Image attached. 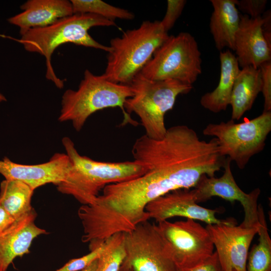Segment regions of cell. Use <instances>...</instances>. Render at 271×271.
I'll use <instances>...</instances> for the list:
<instances>
[{"label": "cell", "instance_id": "cell-1", "mask_svg": "<svg viewBox=\"0 0 271 271\" xmlns=\"http://www.w3.org/2000/svg\"><path fill=\"white\" fill-rule=\"evenodd\" d=\"M131 153L134 161L147 168L139 180L151 200L173 191L193 188L203 175L214 176L226 159L219 153L216 138L201 140L185 125L170 127L160 140L143 135L135 141Z\"/></svg>", "mask_w": 271, "mask_h": 271}, {"label": "cell", "instance_id": "cell-2", "mask_svg": "<svg viewBox=\"0 0 271 271\" xmlns=\"http://www.w3.org/2000/svg\"><path fill=\"white\" fill-rule=\"evenodd\" d=\"M98 26L118 27L114 21L96 15L73 14L45 27L31 29L17 41L26 51L38 53L45 57L46 77L61 89L64 86V81L56 76L53 68L51 57L53 52L61 45L68 43L109 52V46L99 43L88 33L91 28Z\"/></svg>", "mask_w": 271, "mask_h": 271}, {"label": "cell", "instance_id": "cell-3", "mask_svg": "<svg viewBox=\"0 0 271 271\" xmlns=\"http://www.w3.org/2000/svg\"><path fill=\"white\" fill-rule=\"evenodd\" d=\"M132 96L129 85L112 82L103 74L96 75L86 69L78 88L68 89L63 93L58 120L71 121L74 129L79 131L93 113L117 107L120 108L123 116L120 125L129 124L137 126L138 122L133 119L124 108L125 101Z\"/></svg>", "mask_w": 271, "mask_h": 271}, {"label": "cell", "instance_id": "cell-4", "mask_svg": "<svg viewBox=\"0 0 271 271\" xmlns=\"http://www.w3.org/2000/svg\"><path fill=\"white\" fill-rule=\"evenodd\" d=\"M169 36L160 21H145L112 39L103 75L112 82L129 85Z\"/></svg>", "mask_w": 271, "mask_h": 271}, {"label": "cell", "instance_id": "cell-5", "mask_svg": "<svg viewBox=\"0 0 271 271\" xmlns=\"http://www.w3.org/2000/svg\"><path fill=\"white\" fill-rule=\"evenodd\" d=\"M132 96L124 104L126 112L135 113L140 118L146 135L154 140H160L167 129L165 115L173 109L180 94L189 93L192 85L177 80H152L137 74L129 84Z\"/></svg>", "mask_w": 271, "mask_h": 271}, {"label": "cell", "instance_id": "cell-6", "mask_svg": "<svg viewBox=\"0 0 271 271\" xmlns=\"http://www.w3.org/2000/svg\"><path fill=\"white\" fill-rule=\"evenodd\" d=\"M62 144L74 167L73 187L81 204H91L106 186L127 182L144 174L147 168L137 161L105 162L81 156L68 137Z\"/></svg>", "mask_w": 271, "mask_h": 271}, {"label": "cell", "instance_id": "cell-7", "mask_svg": "<svg viewBox=\"0 0 271 271\" xmlns=\"http://www.w3.org/2000/svg\"><path fill=\"white\" fill-rule=\"evenodd\" d=\"M201 52L187 32L169 36L139 73L152 80L173 79L192 85L201 74Z\"/></svg>", "mask_w": 271, "mask_h": 271}, {"label": "cell", "instance_id": "cell-8", "mask_svg": "<svg viewBox=\"0 0 271 271\" xmlns=\"http://www.w3.org/2000/svg\"><path fill=\"white\" fill-rule=\"evenodd\" d=\"M271 131V111H264L250 120L235 123L231 119L219 123H209L203 130L205 136L214 137L220 155L228 156L240 169L250 159L261 152Z\"/></svg>", "mask_w": 271, "mask_h": 271}, {"label": "cell", "instance_id": "cell-9", "mask_svg": "<svg viewBox=\"0 0 271 271\" xmlns=\"http://www.w3.org/2000/svg\"><path fill=\"white\" fill-rule=\"evenodd\" d=\"M126 256L121 267L133 271H178L171 249L157 224L148 221L125 233Z\"/></svg>", "mask_w": 271, "mask_h": 271}, {"label": "cell", "instance_id": "cell-10", "mask_svg": "<svg viewBox=\"0 0 271 271\" xmlns=\"http://www.w3.org/2000/svg\"><path fill=\"white\" fill-rule=\"evenodd\" d=\"M157 224L171 249L178 269L192 267L214 252L207 229L195 220H166Z\"/></svg>", "mask_w": 271, "mask_h": 271}, {"label": "cell", "instance_id": "cell-11", "mask_svg": "<svg viewBox=\"0 0 271 271\" xmlns=\"http://www.w3.org/2000/svg\"><path fill=\"white\" fill-rule=\"evenodd\" d=\"M231 160L225 159L223 174L219 178L203 175L193 188L197 203L206 201L212 197H219L231 203L238 201L243 207L244 216L240 224L246 227L259 225L257 201L260 190L257 188L249 193L243 191L236 183L231 170Z\"/></svg>", "mask_w": 271, "mask_h": 271}, {"label": "cell", "instance_id": "cell-12", "mask_svg": "<svg viewBox=\"0 0 271 271\" xmlns=\"http://www.w3.org/2000/svg\"><path fill=\"white\" fill-rule=\"evenodd\" d=\"M206 228L223 271H246L249 247L258 227L220 224H208Z\"/></svg>", "mask_w": 271, "mask_h": 271}, {"label": "cell", "instance_id": "cell-13", "mask_svg": "<svg viewBox=\"0 0 271 271\" xmlns=\"http://www.w3.org/2000/svg\"><path fill=\"white\" fill-rule=\"evenodd\" d=\"M146 210L157 223L175 217H185L208 224H232L233 219H219L217 209L202 207L196 203L193 189H180L169 192L150 202Z\"/></svg>", "mask_w": 271, "mask_h": 271}, {"label": "cell", "instance_id": "cell-14", "mask_svg": "<svg viewBox=\"0 0 271 271\" xmlns=\"http://www.w3.org/2000/svg\"><path fill=\"white\" fill-rule=\"evenodd\" d=\"M72 168V162L64 153H56L48 162L36 165L18 164L7 157L0 160V174L5 179L22 181L34 190L47 184L57 186L64 182Z\"/></svg>", "mask_w": 271, "mask_h": 271}, {"label": "cell", "instance_id": "cell-15", "mask_svg": "<svg viewBox=\"0 0 271 271\" xmlns=\"http://www.w3.org/2000/svg\"><path fill=\"white\" fill-rule=\"evenodd\" d=\"M262 23V17L252 18L240 14L234 42V51L239 67L258 68L262 63L271 61V46L263 35Z\"/></svg>", "mask_w": 271, "mask_h": 271}, {"label": "cell", "instance_id": "cell-16", "mask_svg": "<svg viewBox=\"0 0 271 271\" xmlns=\"http://www.w3.org/2000/svg\"><path fill=\"white\" fill-rule=\"evenodd\" d=\"M36 216L33 209L0 233V271H7L16 257L30 252V247L35 238L47 233L36 225Z\"/></svg>", "mask_w": 271, "mask_h": 271}, {"label": "cell", "instance_id": "cell-17", "mask_svg": "<svg viewBox=\"0 0 271 271\" xmlns=\"http://www.w3.org/2000/svg\"><path fill=\"white\" fill-rule=\"evenodd\" d=\"M21 9L22 13L8 21L20 28L21 36L31 29L45 27L73 14L72 4L67 0H29Z\"/></svg>", "mask_w": 271, "mask_h": 271}, {"label": "cell", "instance_id": "cell-18", "mask_svg": "<svg viewBox=\"0 0 271 271\" xmlns=\"http://www.w3.org/2000/svg\"><path fill=\"white\" fill-rule=\"evenodd\" d=\"M210 2L213 11L209 28L215 47L219 51L227 47L234 51L235 37L240 22L237 0H211Z\"/></svg>", "mask_w": 271, "mask_h": 271}, {"label": "cell", "instance_id": "cell-19", "mask_svg": "<svg viewBox=\"0 0 271 271\" xmlns=\"http://www.w3.org/2000/svg\"><path fill=\"white\" fill-rule=\"evenodd\" d=\"M220 75L218 85L212 91L203 95L200 104L204 108L214 113L225 110L230 105L234 81L239 71L235 55L230 50L220 52Z\"/></svg>", "mask_w": 271, "mask_h": 271}, {"label": "cell", "instance_id": "cell-20", "mask_svg": "<svg viewBox=\"0 0 271 271\" xmlns=\"http://www.w3.org/2000/svg\"><path fill=\"white\" fill-rule=\"evenodd\" d=\"M261 89L259 68L252 66L241 68L234 81L231 94V119L239 120L249 110Z\"/></svg>", "mask_w": 271, "mask_h": 271}, {"label": "cell", "instance_id": "cell-21", "mask_svg": "<svg viewBox=\"0 0 271 271\" xmlns=\"http://www.w3.org/2000/svg\"><path fill=\"white\" fill-rule=\"evenodd\" d=\"M34 190L24 182L4 180L0 185V205L16 220L31 212Z\"/></svg>", "mask_w": 271, "mask_h": 271}, {"label": "cell", "instance_id": "cell-22", "mask_svg": "<svg viewBox=\"0 0 271 271\" xmlns=\"http://www.w3.org/2000/svg\"><path fill=\"white\" fill-rule=\"evenodd\" d=\"M259 225L258 243L255 244L248 252L246 271L271 270V239L262 205H258Z\"/></svg>", "mask_w": 271, "mask_h": 271}, {"label": "cell", "instance_id": "cell-23", "mask_svg": "<svg viewBox=\"0 0 271 271\" xmlns=\"http://www.w3.org/2000/svg\"><path fill=\"white\" fill-rule=\"evenodd\" d=\"M125 233H117L105 241L104 249L98 258L97 271H119L126 256Z\"/></svg>", "mask_w": 271, "mask_h": 271}, {"label": "cell", "instance_id": "cell-24", "mask_svg": "<svg viewBox=\"0 0 271 271\" xmlns=\"http://www.w3.org/2000/svg\"><path fill=\"white\" fill-rule=\"evenodd\" d=\"M73 14H92L114 21L115 19L131 20V12L113 6L100 0H71Z\"/></svg>", "mask_w": 271, "mask_h": 271}, {"label": "cell", "instance_id": "cell-25", "mask_svg": "<svg viewBox=\"0 0 271 271\" xmlns=\"http://www.w3.org/2000/svg\"><path fill=\"white\" fill-rule=\"evenodd\" d=\"M104 246V242L95 249L90 250L88 254L79 258L70 259L62 267L55 271H79L83 269L99 257Z\"/></svg>", "mask_w": 271, "mask_h": 271}, {"label": "cell", "instance_id": "cell-26", "mask_svg": "<svg viewBox=\"0 0 271 271\" xmlns=\"http://www.w3.org/2000/svg\"><path fill=\"white\" fill-rule=\"evenodd\" d=\"M186 4L185 0H168L166 14L161 21V23L168 33L174 26L176 22L181 16Z\"/></svg>", "mask_w": 271, "mask_h": 271}, {"label": "cell", "instance_id": "cell-27", "mask_svg": "<svg viewBox=\"0 0 271 271\" xmlns=\"http://www.w3.org/2000/svg\"><path fill=\"white\" fill-rule=\"evenodd\" d=\"M261 74L264 98V111H271V61L262 63L258 67Z\"/></svg>", "mask_w": 271, "mask_h": 271}, {"label": "cell", "instance_id": "cell-28", "mask_svg": "<svg viewBox=\"0 0 271 271\" xmlns=\"http://www.w3.org/2000/svg\"><path fill=\"white\" fill-rule=\"evenodd\" d=\"M266 4V0H237L236 7L244 15L255 18L261 17L265 11Z\"/></svg>", "mask_w": 271, "mask_h": 271}, {"label": "cell", "instance_id": "cell-29", "mask_svg": "<svg viewBox=\"0 0 271 271\" xmlns=\"http://www.w3.org/2000/svg\"><path fill=\"white\" fill-rule=\"evenodd\" d=\"M178 271H223L216 251L200 263L186 269Z\"/></svg>", "mask_w": 271, "mask_h": 271}, {"label": "cell", "instance_id": "cell-30", "mask_svg": "<svg viewBox=\"0 0 271 271\" xmlns=\"http://www.w3.org/2000/svg\"><path fill=\"white\" fill-rule=\"evenodd\" d=\"M263 19L262 31L267 43L271 46V13L270 11L264 12L261 16Z\"/></svg>", "mask_w": 271, "mask_h": 271}, {"label": "cell", "instance_id": "cell-31", "mask_svg": "<svg viewBox=\"0 0 271 271\" xmlns=\"http://www.w3.org/2000/svg\"><path fill=\"white\" fill-rule=\"evenodd\" d=\"M15 219L0 205V233L10 227Z\"/></svg>", "mask_w": 271, "mask_h": 271}, {"label": "cell", "instance_id": "cell-32", "mask_svg": "<svg viewBox=\"0 0 271 271\" xmlns=\"http://www.w3.org/2000/svg\"><path fill=\"white\" fill-rule=\"evenodd\" d=\"M98 258L94 260L85 268L79 271H97Z\"/></svg>", "mask_w": 271, "mask_h": 271}, {"label": "cell", "instance_id": "cell-33", "mask_svg": "<svg viewBox=\"0 0 271 271\" xmlns=\"http://www.w3.org/2000/svg\"><path fill=\"white\" fill-rule=\"evenodd\" d=\"M0 36L1 37H3L4 38H6V37H7V36L4 35H0ZM6 99L5 98V97L2 95V94H0V102H2V101H6Z\"/></svg>", "mask_w": 271, "mask_h": 271}, {"label": "cell", "instance_id": "cell-34", "mask_svg": "<svg viewBox=\"0 0 271 271\" xmlns=\"http://www.w3.org/2000/svg\"><path fill=\"white\" fill-rule=\"evenodd\" d=\"M119 271H133L132 269L121 267Z\"/></svg>", "mask_w": 271, "mask_h": 271}, {"label": "cell", "instance_id": "cell-35", "mask_svg": "<svg viewBox=\"0 0 271 271\" xmlns=\"http://www.w3.org/2000/svg\"><path fill=\"white\" fill-rule=\"evenodd\" d=\"M232 271H236L235 270H232Z\"/></svg>", "mask_w": 271, "mask_h": 271}]
</instances>
